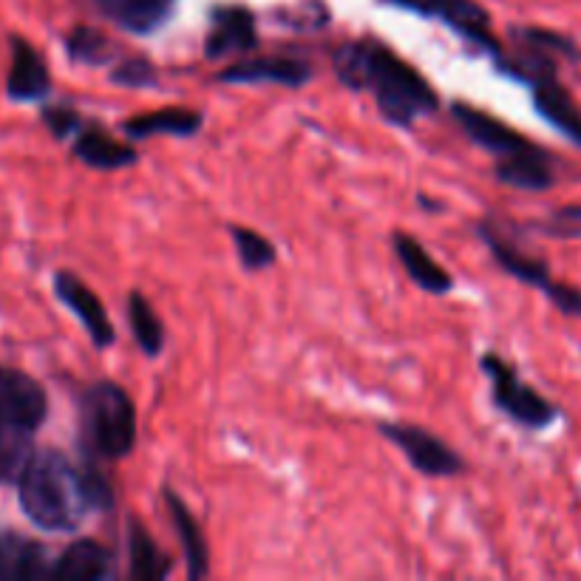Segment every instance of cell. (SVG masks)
<instances>
[{"label": "cell", "instance_id": "6da1fadb", "mask_svg": "<svg viewBox=\"0 0 581 581\" xmlns=\"http://www.w3.org/2000/svg\"><path fill=\"white\" fill-rule=\"evenodd\" d=\"M14 488L26 520L43 533H74L91 511L114 508L112 485L97 465H74L60 449L35 451Z\"/></svg>", "mask_w": 581, "mask_h": 581}, {"label": "cell", "instance_id": "7a4b0ae2", "mask_svg": "<svg viewBox=\"0 0 581 581\" xmlns=\"http://www.w3.org/2000/svg\"><path fill=\"white\" fill-rule=\"evenodd\" d=\"M338 80L352 91H369L377 100L383 119L395 128H415L440 108V94L395 49L374 37L340 43L333 51Z\"/></svg>", "mask_w": 581, "mask_h": 581}, {"label": "cell", "instance_id": "3957f363", "mask_svg": "<svg viewBox=\"0 0 581 581\" xmlns=\"http://www.w3.org/2000/svg\"><path fill=\"white\" fill-rule=\"evenodd\" d=\"M451 114L474 146L493 156V174L502 185L513 190L542 194L556 185V162L542 146H536L525 133L513 131L511 125L483 112L477 105L454 103Z\"/></svg>", "mask_w": 581, "mask_h": 581}, {"label": "cell", "instance_id": "277c9868", "mask_svg": "<svg viewBox=\"0 0 581 581\" xmlns=\"http://www.w3.org/2000/svg\"><path fill=\"white\" fill-rule=\"evenodd\" d=\"M80 440L89 457L125 460L137 445V406L114 381L91 383L80 397Z\"/></svg>", "mask_w": 581, "mask_h": 581}, {"label": "cell", "instance_id": "5b68a950", "mask_svg": "<svg viewBox=\"0 0 581 581\" xmlns=\"http://www.w3.org/2000/svg\"><path fill=\"white\" fill-rule=\"evenodd\" d=\"M479 367H483V372L488 374V381H491L493 406L506 417H511L516 426L531 431H542L550 429V426L559 420V406H554V403L547 400L542 392H536L531 383L522 381L516 367L508 363L502 355H483Z\"/></svg>", "mask_w": 581, "mask_h": 581}, {"label": "cell", "instance_id": "8992f818", "mask_svg": "<svg viewBox=\"0 0 581 581\" xmlns=\"http://www.w3.org/2000/svg\"><path fill=\"white\" fill-rule=\"evenodd\" d=\"M388 7L406 9L420 18L443 23V26L454 28L463 40H468L474 49L491 55L497 69L506 62L508 51L502 49V43L493 37L491 32V14L479 7L477 0H386Z\"/></svg>", "mask_w": 581, "mask_h": 581}, {"label": "cell", "instance_id": "52a82bcc", "mask_svg": "<svg viewBox=\"0 0 581 581\" xmlns=\"http://www.w3.org/2000/svg\"><path fill=\"white\" fill-rule=\"evenodd\" d=\"M381 434L386 437L388 443L406 454V460L415 465V470L426 474V477H457L465 470V460L460 457L457 451L449 449V443H443L440 437L431 431L411 426V422H381L377 426Z\"/></svg>", "mask_w": 581, "mask_h": 581}, {"label": "cell", "instance_id": "ba28073f", "mask_svg": "<svg viewBox=\"0 0 581 581\" xmlns=\"http://www.w3.org/2000/svg\"><path fill=\"white\" fill-rule=\"evenodd\" d=\"M49 417V395L40 381L23 369L0 363V426L40 431Z\"/></svg>", "mask_w": 581, "mask_h": 581}, {"label": "cell", "instance_id": "9c48e42d", "mask_svg": "<svg viewBox=\"0 0 581 581\" xmlns=\"http://www.w3.org/2000/svg\"><path fill=\"white\" fill-rule=\"evenodd\" d=\"M51 287H55V295L66 310L74 315L80 324H83L85 335L91 338V344L97 349H108L117 344V333H114V324L105 312L103 301L83 278L74 276L71 270H57L51 278Z\"/></svg>", "mask_w": 581, "mask_h": 581}, {"label": "cell", "instance_id": "30bf717a", "mask_svg": "<svg viewBox=\"0 0 581 581\" xmlns=\"http://www.w3.org/2000/svg\"><path fill=\"white\" fill-rule=\"evenodd\" d=\"M51 94V71L46 57L23 35H9L7 97L18 105H43Z\"/></svg>", "mask_w": 581, "mask_h": 581}, {"label": "cell", "instance_id": "8fae6325", "mask_svg": "<svg viewBox=\"0 0 581 581\" xmlns=\"http://www.w3.org/2000/svg\"><path fill=\"white\" fill-rule=\"evenodd\" d=\"M477 235L483 239V244L488 247V253L493 256V262H497L499 270H506L508 276L516 278V281H522V284L536 287V290H542L545 295H550V292L556 290V284H559V281L550 276V267L545 264V258L531 256V253H527V249H522L520 244H513L511 239H506L493 219H485V222H479Z\"/></svg>", "mask_w": 581, "mask_h": 581}, {"label": "cell", "instance_id": "7c38bea8", "mask_svg": "<svg viewBox=\"0 0 581 581\" xmlns=\"http://www.w3.org/2000/svg\"><path fill=\"white\" fill-rule=\"evenodd\" d=\"M256 49V14L247 7H216L210 12V32L205 37V57L208 60H230V57H244Z\"/></svg>", "mask_w": 581, "mask_h": 581}, {"label": "cell", "instance_id": "4fadbf2b", "mask_svg": "<svg viewBox=\"0 0 581 581\" xmlns=\"http://www.w3.org/2000/svg\"><path fill=\"white\" fill-rule=\"evenodd\" d=\"M312 80V66L298 57H242L219 71V83L258 85L272 83L284 89H304Z\"/></svg>", "mask_w": 581, "mask_h": 581}, {"label": "cell", "instance_id": "5bb4252c", "mask_svg": "<svg viewBox=\"0 0 581 581\" xmlns=\"http://www.w3.org/2000/svg\"><path fill=\"white\" fill-rule=\"evenodd\" d=\"M55 559L49 545L18 531H0V581L51 579Z\"/></svg>", "mask_w": 581, "mask_h": 581}, {"label": "cell", "instance_id": "9a60e30c", "mask_svg": "<svg viewBox=\"0 0 581 581\" xmlns=\"http://www.w3.org/2000/svg\"><path fill=\"white\" fill-rule=\"evenodd\" d=\"M71 156L94 171H123V167L137 162V151L131 146L119 142L114 133H108L103 125L83 123L80 131L69 139Z\"/></svg>", "mask_w": 581, "mask_h": 581}, {"label": "cell", "instance_id": "2e32d148", "mask_svg": "<svg viewBox=\"0 0 581 581\" xmlns=\"http://www.w3.org/2000/svg\"><path fill=\"white\" fill-rule=\"evenodd\" d=\"M176 3L179 0H94L105 21L139 37L160 32L174 18Z\"/></svg>", "mask_w": 581, "mask_h": 581}, {"label": "cell", "instance_id": "e0dca14e", "mask_svg": "<svg viewBox=\"0 0 581 581\" xmlns=\"http://www.w3.org/2000/svg\"><path fill=\"white\" fill-rule=\"evenodd\" d=\"M392 244H395V256L397 262H400V267L420 290L431 292V295H449V292L454 290L451 272L437 264V258L417 242L415 235L397 230L395 242Z\"/></svg>", "mask_w": 581, "mask_h": 581}, {"label": "cell", "instance_id": "ac0fdd59", "mask_svg": "<svg viewBox=\"0 0 581 581\" xmlns=\"http://www.w3.org/2000/svg\"><path fill=\"white\" fill-rule=\"evenodd\" d=\"M114 576V554L94 539H77L55 559L51 579L105 581Z\"/></svg>", "mask_w": 581, "mask_h": 581}, {"label": "cell", "instance_id": "d6986e66", "mask_svg": "<svg viewBox=\"0 0 581 581\" xmlns=\"http://www.w3.org/2000/svg\"><path fill=\"white\" fill-rule=\"evenodd\" d=\"M531 91L539 117L554 125L561 137H568L573 146L581 148V108L576 105L573 94L559 83V77L542 80V83L531 85Z\"/></svg>", "mask_w": 581, "mask_h": 581}, {"label": "cell", "instance_id": "ffe728a7", "mask_svg": "<svg viewBox=\"0 0 581 581\" xmlns=\"http://www.w3.org/2000/svg\"><path fill=\"white\" fill-rule=\"evenodd\" d=\"M201 112L194 108H182V105H171V108H160V112L137 114V117L125 119L123 131L131 139H151V137H196L201 131Z\"/></svg>", "mask_w": 581, "mask_h": 581}, {"label": "cell", "instance_id": "44dd1931", "mask_svg": "<svg viewBox=\"0 0 581 581\" xmlns=\"http://www.w3.org/2000/svg\"><path fill=\"white\" fill-rule=\"evenodd\" d=\"M165 506H167V511H171V520H174L176 533H179L187 576H190L194 581L208 579L210 550H208V542H205V533H201V525L196 522L190 508L185 506V499H182L176 491H171V488L165 491Z\"/></svg>", "mask_w": 581, "mask_h": 581}, {"label": "cell", "instance_id": "7402d4cb", "mask_svg": "<svg viewBox=\"0 0 581 581\" xmlns=\"http://www.w3.org/2000/svg\"><path fill=\"white\" fill-rule=\"evenodd\" d=\"M128 556H131V576L137 581H160L171 576L174 568L139 520H128Z\"/></svg>", "mask_w": 581, "mask_h": 581}, {"label": "cell", "instance_id": "603a6c76", "mask_svg": "<svg viewBox=\"0 0 581 581\" xmlns=\"http://www.w3.org/2000/svg\"><path fill=\"white\" fill-rule=\"evenodd\" d=\"M37 431L23 426H0V485H18L35 457Z\"/></svg>", "mask_w": 581, "mask_h": 581}, {"label": "cell", "instance_id": "cb8c5ba5", "mask_svg": "<svg viewBox=\"0 0 581 581\" xmlns=\"http://www.w3.org/2000/svg\"><path fill=\"white\" fill-rule=\"evenodd\" d=\"M128 324H131L137 347L148 358H156L165 349V324H162L160 312L153 310L151 301L139 290L128 292Z\"/></svg>", "mask_w": 581, "mask_h": 581}, {"label": "cell", "instance_id": "d4e9b609", "mask_svg": "<svg viewBox=\"0 0 581 581\" xmlns=\"http://www.w3.org/2000/svg\"><path fill=\"white\" fill-rule=\"evenodd\" d=\"M230 235H233L235 253H239V262L247 272H258L272 267L278 258V249L270 239H264L262 233H256L253 228H244V224H230Z\"/></svg>", "mask_w": 581, "mask_h": 581}, {"label": "cell", "instance_id": "484cf974", "mask_svg": "<svg viewBox=\"0 0 581 581\" xmlns=\"http://www.w3.org/2000/svg\"><path fill=\"white\" fill-rule=\"evenodd\" d=\"M66 51L83 66H108L114 62V43L91 26H74L66 37Z\"/></svg>", "mask_w": 581, "mask_h": 581}, {"label": "cell", "instance_id": "4316f807", "mask_svg": "<svg viewBox=\"0 0 581 581\" xmlns=\"http://www.w3.org/2000/svg\"><path fill=\"white\" fill-rule=\"evenodd\" d=\"M531 230L547 235V239H556V242H579L581 239V201L579 205H565V208H556L554 213L542 219V222H533Z\"/></svg>", "mask_w": 581, "mask_h": 581}, {"label": "cell", "instance_id": "83f0119b", "mask_svg": "<svg viewBox=\"0 0 581 581\" xmlns=\"http://www.w3.org/2000/svg\"><path fill=\"white\" fill-rule=\"evenodd\" d=\"M40 119L49 128L51 137L60 139V142L74 137L80 131V125L85 123L83 114L77 112L71 103H49V100L40 105Z\"/></svg>", "mask_w": 581, "mask_h": 581}, {"label": "cell", "instance_id": "f1b7e54d", "mask_svg": "<svg viewBox=\"0 0 581 581\" xmlns=\"http://www.w3.org/2000/svg\"><path fill=\"white\" fill-rule=\"evenodd\" d=\"M112 83L146 89V85L156 83V69H153L146 57H128V60H119L112 69Z\"/></svg>", "mask_w": 581, "mask_h": 581}, {"label": "cell", "instance_id": "f546056e", "mask_svg": "<svg viewBox=\"0 0 581 581\" xmlns=\"http://www.w3.org/2000/svg\"><path fill=\"white\" fill-rule=\"evenodd\" d=\"M547 301L561 312V315H570V318H581V287L573 284H556V290L547 295Z\"/></svg>", "mask_w": 581, "mask_h": 581}]
</instances>
